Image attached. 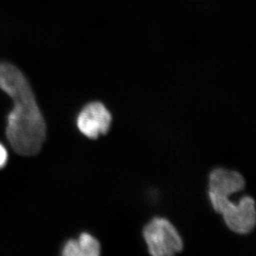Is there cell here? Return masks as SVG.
Here are the masks:
<instances>
[{
	"mask_svg": "<svg viewBox=\"0 0 256 256\" xmlns=\"http://www.w3.org/2000/svg\"><path fill=\"white\" fill-rule=\"evenodd\" d=\"M0 89L14 103L8 116V140L18 154L36 155L46 140V124L27 78L11 63L0 62Z\"/></svg>",
	"mask_w": 256,
	"mask_h": 256,
	"instance_id": "obj_1",
	"label": "cell"
},
{
	"mask_svg": "<svg viewBox=\"0 0 256 256\" xmlns=\"http://www.w3.org/2000/svg\"><path fill=\"white\" fill-rule=\"evenodd\" d=\"M226 195L209 194L214 210L222 214L226 224L232 232L238 234H248L256 226V214L254 199L244 196L234 205Z\"/></svg>",
	"mask_w": 256,
	"mask_h": 256,
	"instance_id": "obj_2",
	"label": "cell"
},
{
	"mask_svg": "<svg viewBox=\"0 0 256 256\" xmlns=\"http://www.w3.org/2000/svg\"><path fill=\"white\" fill-rule=\"evenodd\" d=\"M142 232L148 252L152 256H172L184 249L181 236L164 218H154L145 226Z\"/></svg>",
	"mask_w": 256,
	"mask_h": 256,
	"instance_id": "obj_3",
	"label": "cell"
},
{
	"mask_svg": "<svg viewBox=\"0 0 256 256\" xmlns=\"http://www.w3.org/2000/svg\"><path fill=\"white\" fill-rule=\"evenodd\" d=\"M112 116L100 102H92L86 106L78 116L79 130L89 138L96 140L100 134H106L109 130Z\"/></svg>",
	"mask_w": 256,
	"mask_h": 256,
	"instance_id": "obj_4",
	"label": "cell"
},
{
	"mask_svg": "<svg viewBox=\"0 0 256 256\" xmlns=\"http://www.w3.org/2000/svg\"><path fill=\"white\" fill-rule=\"evenodd\" d=\"M100 252V244L96 238L82 233L78 240H70L63 248L65 256H97Z\"/></svg>",
	"mask_w": 256,
	"mask_h": 256,
	"instance_id": "obj_5",
	"label": "cell"
},
{
	"mask_svg": "<svg viewBox=\"0 0 256 256\" xmlns=\"http://www.w3.org/2000/svg\"><path fill=\"white\" fill-rule=\"evenodd\" d=\"M8 160L7 150L5 148L4 146L0 144V170L4 167Z\"/></svg>",
	"mask_w": 256,
	"mask_h": 256,
	"instance_id": "obj_6",
	"label": "cell"
}]
</instances>
